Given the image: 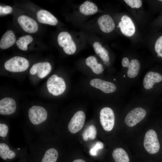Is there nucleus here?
<instances>
[{
  "instance_id": "f257e3e1",
  "label": "nucleus",
  "mask_w": 162,
  "mask_h": 162,
  "mask_svg": "<svg viewBox=\"0 0 162 162\" xmlns=\"http://www.w3.org/2000/svg\"><path fill=\"white\" fill-rule=\"evenodd\" d=\"M29 63L26 58L19 56H14L6 61L4 67L7 70L14 72H21L28 67Z\"/></svg>"
},
{
  "instance_id": "f03ea898",
  "label": "nucleus",
  "mask_w": 162,
  "mask_h": 162,
  "mask_svg": "<svg viewBox=\"0 0 162 162\" xmlns=\"http://www.w3.org/2000/svg\"><path fill=\"white\" fill-rule=\"evenodd\" d=\"M46 86L49 92L55 96L62 94L66 89L64 80L56 74L53 75L48 79Z\"/></svg>"
},
{
  "instance_id": "7ed1b4c3",
  "label": "nucleus",
  "mask_w": 162,
  "mask_h": 162,
  "mask_svg": "<svg viewBox=\"0 0 162 162\" xmlns=\"http://www.w3.org/2000/svg\"><path fill=\"white\" fill-rule=\"evenodd\" d=\"M144 146L146 150L149 153L154 154L157 153L160 148V144L156 132L152 129L149 130L146 133Z\"/></svg>"
},
{
  "instance_id": "20e7f679",
  "label": "nucleus",
  "mask_w": 162,
  "mask_h": 162,
  "mask_svg": "<svg viewBox=\"0 0 162 162\" xmlns=\"http://www.w3.org/2000/svg\"><path fill=\"white\" fill-rule=\"evenodd\" d=\"M57 40L59 45L63 48L67 54H74L76 50V46L71 35L66 32H62L58 35Z\"/></svg>"
},
{
  "instance_id": "39448f33",
  "label": "nucleus",
  "mask_w": 162,
  "mask_h": 162,
  "mask_svg": "<svg viewBox=\"0 0 162 162\" xmlns=\"http://www.w3.org/2000/svg\"><path fill=\"white\" fill-rule=\"evenodd\" d=\"M28 116L31 122L37 125L45 122L47 119V113L43 107L38 106H33L28 111Z\"/></svg>"
},
{
  "instance_id": "423d86ee",
  "label": "nucleus",
  "mask_w": 162,
  "mask_h": 162,
  "mask_svg": "<svg viewBox=\"0 0 162 162\" xmlns=\"http://www.w3.org/2000/svg\"><path fill=\"white\" fill-rule=\"evenodd\" d=\"M100 119L104 130L109 131L112 130L115 123V116L111 108L105 107L102 108L100 112Z\"/></svg>"
},
{
  "instance_id": "0eeeda50",
  "label": "nucleus",
  "mask_w": 162,
  "mask_h": 162,
  "mask_svg": "<svg viewBox=\"0 0 162 162\" xmlns=\"http://www.w3.org/2000/svg\"><path fill=\"white\" fill-rule=\"evenodd\" d=\"M146 112L143 108H135L129 112L126 115L124 121L130 127H133L142 121L145 117Z\"/></svg>"
},
{
  "instance_id": "6e6552de",
  "label": "nucleus",
  "mask_w": 162,
  "mask_h": 162,
  "mask_svg": "<svg viewBox=\"0 0 162 162\" xmlns=\"http://www.w3.org/2000/svg\"><path fill=\"white\" fill-rule=\"evenodd\" d=\"M85 118V114L83 111H79L76 112L68 125L70 132L72 134H75L81 130L84 124Z\"/></svg>"
},
{
  "instance_id": "1a4fd4ad",
  "label": "nucleus",
  "mask_w": 162,
  "mask_h": 162,
  "mask_svg": "<svg viewBox=\"0 0 162 162\" xmlns=\"http://www.w3.org/2000/svg\"><path fill=\"white\" fill-rule=\"evenodd\" d=\"M17 21L22 28L27 32L34 33L38 29V25L37 22L28 16L21 15L18 17Z\"/></svg>"
},
{
  "instance_id": "9d476101",
  "label": "nucleus",
  "mask_w": 162,
  "mask_h": 162,
  "mask_svg": "<svg viewBox=\"0 0 162 162\" xmlns=\"http://www.w3.org/2000/svg\"><path fill=\"white\" fill-rule=\"evenodd\" d=\"M52 67L47 62H39L33 64L30 70L32 75L37 74L38 77L43 78L47 76L51 72Z\"/></svg>"
},
{
  "instance_id": "9b49d317",
  "label": "nucleus",
  "mask_w": 162,
  "mask_h": 162,
  "mask_svg": "<svg viewBox=\"0 0 162 162\" xmlns=\"http://www.w3.org/2000/svg\"><path fill=\"white\" fill-rule=\"evenodd\" d=\"M121 21L118 23V26L122 32L125 35L130 37L133 36L135 31L134 25L131 18L124 15L121 19Z\"/></svg>"
},
{
  "instance_id": "f8f14e48",
  "label": "nucleus",
  "mask_w": 162,
  "mask_h": 162,
  "mask_svg": "<svg viewBox=\"0 0 162 162\" xmlns=\"http://www.w3.org/2000/svg\"><path fill=\"white\" fill-rule=\"evenodd\" d=\"M90 84L92 86L106 93H112L116 89V86L112 83L99 78L92 80L90 81Z\"/></svg>"
},
{
  "instance_id": "ddd939ff",
  "label": "nucleus",
  "mask_w": 162,
  "mask_h": 162,
  "mask_svg": "<svg viewBox=\"0 0 162 162\" xmlns=\"http://www.w3.org/2000/svg\"><path fill=\"white\" fill-rule=\"evenodd\" d=\"M162 82V75L158 72L149 71L145 75L143 80L144 88L150 89L153 88L154 85Z\"/></svg>"
},
{
  "instance_id": "4468645a",
  "label": "nucleus",
  "mask_w": 162,
  "mask_h": 162,
  "mask_svg": "<svg viewBox=\"0 0 162 162\" xmlns=\"http://www.w3.org/2000/svg\"><path fill=\"white\" fill-rule=\"evenodd\" d=\"M16 109L15 100L10 98H5L0 100V114L9 115L15 112Z\"/></svg>"
},
{
  "instance_id": "2eb2a0df",
  "label": "nucleus",
  "mask_w": 162,
  "mask_h": 162,
  "mask_svg": "<svg viewBox=\"0 0 162 162\" xmlns=\"http://www.w3.org/2000/svg\"><path fill=\"white\" fill-rule=\"evenodd\" d=\"M98 22L100 28L104 33H108L112 32L115 27L113 19L108 15H104L99 17Z\"/></svg>"
},
{
  "instance_id": "dca6fc26",
  "label": "nucleus",
  "mask_w": 162,
  "mask_h": 162,
  "mask_svg": "<svg viewBox=\"0 0 162 162\" xmlns=\"http://www.w3.org/2000/svg\"><path fill=\"white\" fill-rule=\"evenodd\" d=\"M37 17L39 22L43 24L55 26L58 22L56 18L51 13L44 10H40L37 13Z\"/></svg>"
},
{
  "instance_id": "f3484780",
  "label": "nucleus",
  "mask_w": 162,
  "mask_h": 162,
  "mask_svg": "<svg viewBox=\"0 0 162 162\" xmlns=\"http://www.w3.org/2000/svg\"><path fill=\"white\" fill-rule=\"evenodd\" d=\"M16 41V38L13 32L10 30L7 31L3 35L0 41V47L7 49L12 46Z\"/></svg>"
},
{
  "instance_id": "a211bd4d",
  "label": "nucleus",
  "mask_w": 162,
  "mask_h": 162,
  "mask_svg": "<svg viewBox=\"0 0 162 162\" xmlns=\"http://www.w3.org/2000/svg\"><path fill=\"white\" fill-rule=\"evenodd\" d=\"M0 157L4 160H10L16 158V154L15 152L10 150L7 144L4 143H1Z\"/></svg>"
},
{
  "instance_id": "6ab92c4d",
  "label": "nucleus",
  "mask_w": 162,
  "mask_h": 162,
  "mask_svg": "<svg viewBox=\"0 0 162 162\" xmlns=\"http://www.w3.org/2000/svg\"><path fill=\"white\" fill-rule=\"evenodd\" d=\"M98 10V8L96 4L89 1L84 2L80 7V13L85 15L94 14Z\"/></svg>"
},
{
  "instance_id": "aec40b11",
  "label": "nucleus",
  "mask_w": 162,
  "mask_h": 162,
  "mask_svg": "<svg viewBox=\"0 0 162 162\" xmlns=\"http://www.w3.org/2000/svg\"><path fill=\"white\" fill-rule=\"evenodd\" d=\"M58 156L56 149L50 148L44 152L40 158L39 162H56Z\"/></svg>"
},
{
  "instance_id": "412c9836",
  "label": "nucleus",
  "mask_w": 162,
  "mask_h": 162,
  "mask_svg": "<svg viewBox=\"0 0 162 162\" xmlns=\"http://www.w3.org/2000/svg\"><path fill=\"white\" fill-rule=\"evenodd\" d=\"M86 63L91 69L92 71L96 74H101L104 70L102 65L97 63L96 58L94 56H91L88 57L86 60Z\"/></svg>"
},
{
  "instance_id": "4be33fe9",
  "label": "nucleus",
  "mask_w": 162,
  "mask_h": 162,
  "mask_svg": "<svg viewBox=\"0 0 162 162\" xmlns=\"http://www.w3.org/2000/svg\"><path fill=\"white\" fill-rule=\"evenodd\" d=\"M127 68L128 76L130 78L135 77L137 76L140 69V62L136 59H133L130 62Z\"/></svg>"
},
{
  "instance_id": "5701e85b",
  "label": "nucleus",
  "mask_w": 162,
  "mask_h": 162,
  "mask_svg": "<svg viewBox=\"0 0 162 162\" xmlns=\"http://www.w3.org/2000/svg\"><path fill=\"white\" fill-rule=\"evenodd\" d=\"M112 154L116 162H129L128 154L126 151L122 148H117L115 149Z\"/></svg>"
},
{
  "instance_id": "b1692460",
  "label": "nucleus",
  "mask_w": 162,
  "mask_h": 162,
  "mask_svg": "<svg viewBox=\"0 0 162 162\" xmlns=\"http://www.w3.org/2000/svg\"><path fill=\"white\" fill-rule=\"evenodd\" d=\"M97 133L95 127L93 124L89 125L84 130L82 133L83 140L85 141L94 140L96 138Z\"/></svg>"
},
{
  "instance_id": "393cba45",
  "label": "nucleus",
  "mask_w": 162,
  "mask_h": 162,
  "mask_svg": "<svg viewBox=\"0 0 162 162\" xmlns=\"http://www.w3.org/2000/svg\"><path fill=\"white\" fill-rule=\"evenodd\" d=\"M33 40V38L31 36L27 35L19 38L16 41V44L20 49L26 51L28 49L27 45Z\"/></svg>"
},
{
  "instance_id": "a878e982",
  "label": "nucleus",
  "mask_w": 162,
  "mask_h": 162,
  "mask_svg": "<svg viewBox=\"0 0 162 162\" xmlns=\"http://www.w3.org/2000/svg\"><path fill=\"white\" fill-rule=\"evenodd\" d=\"M154 50L158 57L162 58V35L156 40L154 45Z\"/></svg>"
},
{
  "instance_id": "bb28decb",
  "label": "nucleus",
  "mask_w": 162,
  "mask_h": 162,
  "mask_svg": "<svg viewBox=\"0 0 162 162\" xmlns=\"http://www.w3.org/2000/svg\"><path fill=\"white\" fill-rule=\"evenodd\" d=\"M104 146L103 143L101 142H97L94 146L90 149L89 151L90 154L92 156H96L98 150L103 148Z\"/></svg>"
},
{
  "instance_id": "cd10ccee",
  "label": "nucleus",
  "mask_w": 162,
  "mask_h": 162,
  "mask_svg": "<svg viewBox=\"0 0 162 162\" xmlns=\"http://www.w3.org/2000/svg\"><path fill=\"white\" fill-rule=\"evenodd\" d=\"M125 2L132 8H139L142 5L140 0H124Z\"/></svg>"
},
{
  "instance_id": "c85d7f7f",
  "label": "nucleus",
  "mask_w": 162,
  "mask_h": 162,
  "mask_svg": "<svg viewBox=\"0 0 162 162\" xmlns=\"http://www.w3.org/2000/svg\"><path fill=\"white\" fill-rule=\"evenodd\" d=\"M8 128L5 124H0V136L2 137H6L8 133Z\"/></svg>"
},
{
  "instance_id": "c756f323",
  "label": "nucleus",
  "mask_w": 162,
  "mask_h": 162,
  "mask_svg": "<svg viewBox=\"0 0 162 162\" xmlns=\"http://www.w3.org/2000/svg\"><path fill=\"white\" fill-rule=\"evenodd\" d=\"M12 8L10 6H0V14L1 15L9 14L12 12Z\"/></svg>"
},
{
  "instance_id": "7c9ffc66",
  "label": "nucleus",
  "mask_w": 162,
  "mask_h": 162,
  "mask_svg": "<svg viewBox=\"0 0 162 162\" xmlns=\"http://www.w3.org/2000/svg\"><path fill=\"white\" fill-rule=\"evenodd\" d=\"M93 46L96 53L98 55L103 51V47L98 42H96L94 43Z\"/></svg>"
},
{
  "instance_id": "2f4dec72",
  "label": "nucleus",
  "mask_w": 162,
  "mask_h": 162,
  "mask_svg": "<svg viewBox=\"0 0 162 162\" xmlns=\"http://www.w3.org/2000/svg\"><path fill=\"white\" fill-rule=\"evenodd\" d=\"M104 61V62H109L110 58L108 55H107L104 50L98 55Z\"/></svg>"
},
{
  "instance_id": "473e14b6",
  "label": "nucleus",
  "mask_w": 162,
  "mask_h": 162,
  "mask_svg": "<svg viewBox=\"0 0 162 162\" xmlns=\"http://www.w3.org/2000/svg\"><path fill=\"white\" fill-rule=\"evenodd\" d=\"M129 59L127 57H124L122 60V64L124 67H127L129 64Z\"/></svg>"
},
{
  "instance_id": "72a5a7b5",
  "label": "nucleus",
  "mask_w": 162,
  "mask_h": 162,
  "mask_svg": "<svg viewBox=\"0 0 162 162\" xmlns=\"http://www.w3.org/2000/svg\"><path fill=\"white\" fill-rule=\"evenodd\" d=\"M73 162H86V161L82 159H78L74 160Z\"/></svg>"
},
{
  "instance_id": "f704fd0d",
  "label": "nucleus",
  "mask_w": 162,
  "mask_h": 162,
  "mask_svg": "<svg viewBox=\"0 0 162 162\" xmlns=\"http://www.w3.org/2000/svg\"><path fill=\"white\" fill-rule=\"evenodd\" d=\"M27 160L26 158H22L21 160L19 161V162H27Z\"/></svg>"
},
{
  "instance_id": "c9c22d12",
  "label": "nucleus",
  "mask_w": 162,
  "mask_h": 162,
  "mask_svg": "<svg viewBox=\"0 0 162 162\" xmlns=\"http://www.w3.org/2000/svg\"><path fill=\"white\" fill-rule=\"evenodd\" d=\"M104 63L106 64V65H109L110 64V62H104Z\"/></svg>"
},
{
  "instance_id": "e433bc0d",
  "label": "nucleus",
  "mask_w": 162,
  "mask_h": 162,
  "mask_svg": "<svg viewBox=\"0 0 162 162\" xmlns=\"http://www.w3.org/2000/svg\"><path fill=\"white\" fill-rule=\"evenodd\" d=\"M159 1H161V2H162V0H159Z\"/></svg>"
},
{
  "instance_id": "4c0bfd02",
  "label": "nucleus",
  "mask_w": 162,
  "mask_h": 162,
  "mask_svg": "<svg viewBox=\"0 0 162 162\" xmlns=\"http://www.w3.org/2000/svg\"><path fill=\"white\" fill-rule=\"evenodd\" d=\"M114 80H116V79H114Z\"/></svg>"
}]
</instances>
